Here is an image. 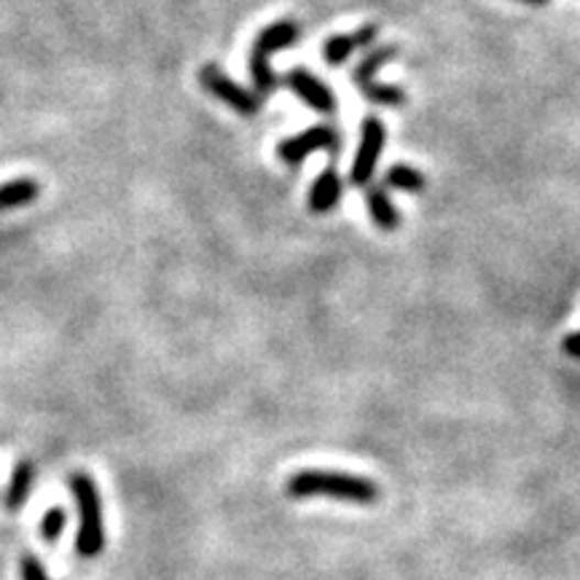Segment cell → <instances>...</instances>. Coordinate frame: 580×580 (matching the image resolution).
I'll return each instance as SVG.
<instances>
[{"mask_svg": "<svg viewBox=\"0 0 580 580\" xmlns=\"http://www.w3.org/2000/svg\"><path fill=\"white\" fill-rule=\"evenodd\" d=\"M73 497L78 505V537H76V554L81 559H95L100 557L102 548H106V527H102V503H100V490L91 481L89 473H70L67 479Z\"/></svg>", "mask_w": 580, "mask_h": 580, "instance_id": "obj_2", "label": "cell"}, {"mask_svg": "<svg viewBox=\"0 0 580 580\" xmlns=\"http://www.w3.org/2000/svg\"><path fill=\"white\" fill-rule=\"evenodd\" d=\"M41 186L33 178H17L0 186V212L6 210H20V207L33 205L39 199Z\"/></svg>", "mask_w": 580, "mask_h": 580, "instance_id": "obj_12", "label": "cell"}, {"mask_svg": "<svg viewBox=\"0 0 580 580\" xmlns=\"http://www.w3.org/2000/svg\"><path fill=\"white\" fill-rule=\"evenodd\" d=\"M522 3H529V6H548V0H522Z\"/></svg>", "mask_w": 580, "mask_h": 580, "instance_id": "obj_18", "label": "cell"}, {"mask_svg": "<svg viewBox=\"0 0 580 580\" xmlns=\"http://www.w3.org/2000/svg\"><path fill=\"white\" fill-rule=\"evenodd\" d=\"M336 149H339V134H336L333 127L317 124L309 127L307 132L296 134V138L283 140V143L277 145V156L283 158L285 164H302L304 158L313 156L315 151H331V154H336Z\"/></svg>", "mask_w": 580, "mask_h": 580, "instance_id": "obj_6", "label": "cell"}, {"mask_svg": "<svg viewBox=\"0 0 580 580\" xmlns=\"http://www.w3.org/2000/svg\"><path fill=\"white\" fill-rule=\"evenodd\" d=\"M285 84H288V89H293V95L302 97V100L307 102L315 113L331 116L336 111L333 91L328 89L320 78H315L309 70L296 67V70H291L288 76H285Z\"/></svg>", "mask_w": 580, "mask_h": 580, "instance_id": "obj_7", "label": "cell"}, {"mask_svg": "<svg viewBox=\"0 0 580 580\" xmlns=\"http://www.w3.org/2000/svg\"><path fill=\"white\" fill-rule=\"evenodd\" d=\"M285 492L293 500H309V497H331L341 503L355 505H374L380 503L382 492L376 481L363 479V475L341 473V470H320L307 468L293 473L285 481Z\"/></svg>", "mask_w": 580, "mask_h": 580, "instance_id": "obj_1", "label": "cell"}, {"mask_svg": "<svg viewBox=\"0 0 580 580\" xmlns=\"http://www.w3.org/2000/svg\"><path fill=\"white\" fill-rule=\"evenodd\" d=\"M376 35H380V28H376V24H365V28H360L350 35H333V39H328L326 48H322V57H326V63L331 67L344 65L358 48H369L374 44Z\"/></svg>", "mask_w": 580, "mask_h": 580, "instance_id": "obj_8", "label": "cell"}, {"mask_svg": "<svg viewBox=\"0 0 580 580\" xmlns=\"http://www.w3.org/2000/svg\"><path fill=\"white\" fill-rule=\"evenodd\" d=\"M67 527V514L65 508H52L41 522V537L48 543V546H57V540L63 537Z\"/></svg>", "mask_w": 580, "mask_h": 580, "instance_id": "obj_15", "label": "cell"}, {"mask_svg": "<svg viewBox=\"0 0 580 580\" xmlns=\"http://www.w3.org/2000/svg\"><path fill=\"white\" fill-rule=\"evenodd\" d=\"M199 84L207 95L218 97V100L226 102L231 111H237L240 116H255L261 111V97L253 95V91H248L245 87H240V84L231 81V78L226 76L216 63L201 65Z\"/></svg>", "mask_w": 580, "mask_h": 580, "instance_id": "obj_4", "label": "cell"}, {"mask_svg": "<svg viewBox=\"0 0 580 580\" xmlns=\"http://www.w3.org/2000/svg\"><path fill=\"white\" fill-rule=\"evenodd\" d=\"M365 205H369V212L371 218H374V223L380 226L384 231H393L398 229L401 223V216H398V207L393 205V199L387 197V188L384 186H365Z\"/></svg>", "mask_w": 580, "mask_h": 580, "instance_id": "obj_11", "label": "cell"}, {"mask_svg": "<svg viewBox=\"0 0 580 580\" xmlns=\"http://www.w3.org/2000/svg\"><path fill=\"white\" fill-rule=\"evenodd\" d=\"M565 352L570 358H578L580 360V331L567 336V339H565Z\"/></svg>", "mask_w": 580, "mask_h": 580, "instance_id": "obj_17", "label": "cell"}, {"mask_svg": "<svg viewBox=\"0 0 580 580\" xmlns=\"http://www.w3.org/2000/svg\"><path fill=\"white\" fill-rule=\"evenodd\" d=\"M341 191H344V180L336 173V167H326L320 173V178L313 183L309 191V210L313 212H328L339 205Z\"/></svg>", "mask_w": 580, "mask_h": 580, "instance_id": "obj_9", "label": "cell"}, {"mask_svg": "<svg viewBox=\"0 0 580 580\" xmlns=\"http://www.w3.org/2000/svg\"><path fill=\"white\" fill-rule=\"evenodd\" d=\"M358 89L369 97L371 102L376 106H387V108H398L406 102V91L401 87H390V84H376V81H360Z\"/></svg>", "mask_w": 580, "mask_h": 580, "instance_id": "obj_14", "label": "cell"}, {"mask_svg": "<svg viewBox=\"0 0 580 580\" xmlns=\"http://www.w3.org/2000/svg\"><path fill=\"white\" fill-rule=\"evenodd\" d=\"M20 578L22 580H52L48 578L44 561H41L35 554H24L20 559Z\"/></svg>", "mask_w": 580, "mask_h": 580, "instance_id": "obj_16", "label": "cell"}, {"mask_svg": "<svg viewBox=\"0 0 580 580\" xmlns=\"http://www.w3.org/2000/svg\"><path fill=\"white\" fill-rule=\"evenodd\" d=\"M33 481H35L33 462L30 460L17 462L14 473H11L9 486H6V492H3V508L9 511V514H14V511H20L22 505L28 503L30 490H33Z\"/></svg>", "mask_w": 580, "mask_h": 580, "instance_id": "obj_10", "label": "cell"}, {"mask_svg": "<svg viewBox=\"0 0 580 580\" xmlns=\"http://www.w3.org/2000/svg\"><path fill=\"white\" fill-rule=\"evenodd\" d=\"M384 140H387V132H384V124L376 116H365L363 124H360V145L355 162H352V183L355 186H369L371 178L376 173V162H380Z\"/></svg>", "mask_w": 580, "mask_h": 580, "instance_id": "obj_5", "label": "cell"}, {"mask_svg": "<svg viewBox=\"0 0 580 580\" xmlns=\"http://www.w3.org/2000/svg\"><path fill=\"white\" fill-rule=\"evenodd\" d=\"M298 35H302V28H298L296 20H277L261 30L259 39L253 41V48H250V78H253V87L259 91V97L272 95L280 84L272 65H269V57L274 52L291 48L298 41Z\"/></svg>", "mask_w": 580, "mask_h": 580, "instance_id": "obj_3", "label": "cell"}, {"mask_svg": "<svg viewBox=\"0 0 580 580\" xmlns=\"http://www.w3.org/2000/svg\"><path fill=\"white\" fill-rule=\"evenodd\" d=\"M427 180L417 167H408V164H393V167L384 173V188H395V191L406 194H419L425 191Z\"/></svg>", "mask_w": 580, "mask_h": 580, "instance_id": "obj_13", "label": "cell"}]
</instances>
